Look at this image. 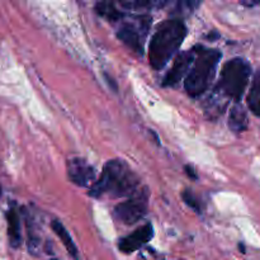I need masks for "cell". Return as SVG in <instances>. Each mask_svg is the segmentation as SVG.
<instances>
[{
    "label": "cell",
    "instance_id": "cell-1",
    "mask_svg": "<svg viewBox=\"0 0 260 260\" xmlns=\"http://www.w3.org/2000/svg\"><path fill=\"white\" fill-rule=\"evenodd\" d=\"M140 179L126 161L113 159L106 162L101 177L93 183L88 194L93 198L109 196L113 198L131 197L139 190Z\"/></svg>",
    "mask_w": 260,
    "mask_h": 260
},
{
    "label": "cell",
    "instance_id": "cell-2",
    "mask_svg": "<svg viewBox=\"0 0 260 260\" xmlns=\"http://www.w3.org/2000/svg\"><path fill=\"white\" fill-rule=\"evenodd\" d=\"M187 36V27L182 19H167L157 27L150 42L149 61L155 70L164 68L178 52Z\"/></svg>",
    "mask_w": 260,
    "mask_h": 260
},
{
    "label": "cell",
    "instance_id": "cell-3",
    "mask_svg": "<svg viewBox=\"0 0 260 260\" xmlns=\"http://www.w3.org/2000/svg\"><path fill=\"white\" fill-rule=\"evenodd\" d=\"M193 51L194 61L184 80V88L190 96L196 98L208 89L211 81L215 78L222 53L216 48H207L203 46H197Z\"/></svg>",
    "mask_w": 260,
    "mask_h": 260
},
{
    "label": "cell",
    "instance_id": "cell-4",
    "mask_svg": "<svg viewBox=\"0 0 260 260\" xmlns=\"http://www.w3.org/2000/svg\"><path fill=\"white\" fill-rule=\"evenodd\" d=\"M250 74V63L244 58L236 57L228 61L221 71V78L216 85L215 93L234 99L238 103L243 98Z\"/></svg>",
    "mask_w": 260,
    "mask_h": 260
},
{
    "label": "cell",
    "instance_id": "cell-5",
    "mask_svg": "<svg viewBox=\"0 0 260 260\" xmlns=\"http://www.w3.org/2000/svg\"><path fill=\"white\" fill-rule=\"evenodd\" d=\"M151 27V17L147 14L137 15L131 22H124L117 32V37L128 48L137 53L144 55V43Z\"/></svg>",
    "mask_w": 260,
    "mask_h": 260
},
{
    "label": "cell",
    "instance_id": "cell-6",
    "mask_svg": "<svg viewBox=\"0 0 260 260\" xmlns=\"http://www.w3.org/2000/svg\"><path fill=\"white\" fill-rule=\"evenodd\" d=\"M147 202H149L147 188L136 190L128 200L114 207V217L124 225H134L145 217L147 212Z\"/></svg>",
    "mask_w": 260,
    "mask_h": 260
},
{
    "label": "cell",
    "instance_id": "cell-7",
    "mask_svg": "<svg viewBox=\"0 0 260 260\" xmlns=\"http://www.w3.org/2000/svg\"><path fill=\"white\" fill-rule=\"evenodd\" d=\"M95 169L81 157H74L68 160V177L75 185L81 188L93 185L95 180Z\"/></svg>",
    "mask_w": 260,
    "mask_h": 260
},
{
    "label": "cell",
    "instance_id": "cell-8",
    "mask_svg": "<svg viewBox=\"0 0 260 260\" xmlns=\"http://www.w3.org/2000/svg\"><path fill=\"white\" fill-rule=\"evenodd\" d=\"M194 61V51H184L180 52L179 55L175 57L174 63H173L172 69L169 73L165 75L164 80H162V86H175L178 85L183 76L188 73L190 65Z\"/></svg>",
    "mask_w": 260,
    "mask_h": 260
},
{
    "label": "cell",
    "instance_id": "cell-9",
    "mask_svg": "<svg viewBox=\"0 0 260 260\" xmlns=\"http://www.w3.org/2000/svg\"><path fill=\"white\" fill-rule=\"evenodd\" d=\"M152 235H154V228H152L151 223H146V225L141 226L136 231H134L131 235L122 238L118 241L119 250L127 254L134 253V251L139 250L142 245L149 243L152 239Z\"/></svg>",
    "mask_w": 260,
    "mask_h": 260
},
{
    "label": "cell",
    "instance_id": "cell-10",
    "mask_svg": "<svg viewBox=\"0 0 260 260\" xmlns=\"http://www.w3.org/2000/svg\"><path fill=\"white\" fill-rule=\"evenodd\" d=\"M8 221V236L12 248H19L22 243V235H20V221L19 215L14 207H10L7 212Z\"/></svg>",
    "mask_w": 260,
    "mask_h": 260
},
{
    "label": "cell",
    "instance_id": "cell-11",
    "mask_svg": "<svg viewBox=\"0 0 260 260\" xmlns=\"http://www.w3.org/2000/svg\"><path fill=\"white\" fill-rule=\"evenodd\" d=\"M51 228H52V230L55 231L56 235L58 236V239L62 241L63 246H65L66 250L69 251V254L73 256L74 260H79L78 248H76L75 243H74V240H73V238H71L70 234L68 233V230L65 229V226L61 223V221L53 220L52 222H51Z\"/></svg>",
    "mask_w": 260,
    "mask_h": 260
},
{
    "label": "cell",
    "instance_id": "cell-12",
    "mask_svg": "<svg viewBox=\"0 0 260 260\" xmlns=\"http://www.w3.org/2000/svg\"><path fill=\"white\" fill-rule=\"evenodd\" d=\"M229 127L236 134L248 128V114H246L245 109L239 104L231 108L230 116H229Z\"/></svg>",
    "mask_w": 260,
    "mask_h": 260
},
{
    "label": "cell",
    "instance_id": "cell-13",
    "mask_svg": "<svg viewBox=\"0 0 260 260\" xmlns=\"http://www.w3.org/2000/svg\"><path fill=\"white\" fill-rule=\"evenodd\" d=\"M95 12L98 13L101 17L106 18L109 22H117V20H121L124 17L123 13L121 10H118L116 8V5L113 3L108 2H102L98 3L95 5Z\"/></svg>",
    "mask_w": 260,
    "mask_h": 260
},
{
    "label": "cell",
    "instance_id": "cell-14",
    "mask_svg": "<svg viewBox=\"0 0 260 260\" xmlns=\"http://www.w3.org/2000/svg\"><path fill=\"white\" fill-rule=\"evenodd\" d=\"M248 106L255 116L260 117V76L255 79L248 95Z\"/></svg>",
    "mask_w": 260,
    "mask_h": 260
},
{
    "label": "cell",
    "instance_id": "cell-15",
    "mask_svg": "<svg viewBox=\"0 0 260 260\" xmlns=\"http://www.w3.org/2000/svg\"><path fill=\"white\" fill-rule=\"evenodd\" d=\"M121 5L126 9L140 10V9H152V8H164L168 5V2H142V0H136V2H121Z\"/></svg>",
    "mask_w": 260,
    "mask_h": 260
},
{
    "label": "cell",
    "instance_id": "cell-16",
    "mask_svg": "<svg viewBox=\"0 0 260 260\" xmlns=\"http://www.w3.org/2000/svg\"><path fill=\"white\" fill-rule=\"evenodd\" d=\"M200 5L198 2H182V3H178L177 8L173 10L174 14H189L192 13L196 8Z\"/></svg>",
    "mask_w": 260,
    "mask_h": 260
},
{
    "label": "cell",
    "instance_id": "cell-17",
    "mask_svg": "<svg viewBox=\"0 0 260 260\" xmlns=\"http://www.w3.org/2000/svg\"><path fill=\"white\" fill-rule=\"evenodd\" d=\"M182 198L183 201H184L185 203H187V206H189L192 210H194L196 212L201 213V203L200 201L196 198V196L193 194L190 190H184V192L182 193Z\"/></svg>",
    "mask_w": 260,
    "mask_h": 260
},
{
    "label": "cell",
    "instance_id": "cell-18",
    "mask_svg": "<svg viewBox=\"0 0 260 260\" xmlns=\"http://www.w3.org/2000/svg\"><path fill=\"white\" fill-rule=\"evenodd\" d=\"M185 170H187V173H188V175H189V177H192L193 179H197V175L194 174V170H193L192 168L185 167Z\"/></svg>",
    "mask_w": 260,
    "mask_h": 260
},
{
    "label": "cell",
    "instance_id": "cell-19",
    "mask_svg": "<svg viewBox=\"0 0 260 260\" xmlns=\"http://www.w3.org/2000/svg\"><path fill=\"white\" fill-rule=\"evenodd\" d=\"M241 4L245 7H255V5L260 4V2H241Z\"/></svg>",
    "mask_w": 260,
    "mask_h": 260
},
{
    "label": "cell",
    "instance_id": "cell-20",
    "mask_svg": "<svg viewBox=\"0 0 260 260\" xmlns=\"http://www.w3.org/2000/svg\"><path fill=\"white\" fill-rule=\"evenodd\" d=\"M0 196H2V188H0Z\"/></svg>",
    "mask_w": 260,
    "mask_h": 260
},
{
    "label": "cell",
    "instance_id": "cell-21",
    "mask_svg": "<svg viewBox=\"0 0 260 260\" xmlns=\"http://www.w3.org/2000/svg\"><path fill=\"white\" fill-rule=\"evenodd\" d=\"M50 260H57V259H50Z\"/></svg>",
    "mask_w": 260,
    "mask_h": 260
}]
</instances>
